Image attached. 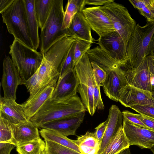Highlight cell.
<instances>
[{
  "label": "cell",
  "mask_w": 154,
  "mask_h": 154,
  "mask_svg": "<svg viewBox=\"0 0 154 154\" xmlns=\"http://www.w3.org/2000/svg\"><path fill=\"white\" fill-rule=\"evenodd\" d=\"M86 108L77 94L58 100L49 99L30 119L38 127L52 121L85 112Z\"/></svg>",
  "instance_id": "obj_1"
},
{
  "label": "cell",
  "mask_w": 154,
  "mask_h": 154,
  "mask_svg": "<svg viewBox=\"0 0 154 154\" xmlns=\"http://www.w3.org/2000/svg\"><path fill=\"white\" fill-rule=\"evenodd\" d=\"M9 47V54L23 82L38 69L42 61L43 54L15 39Z\"/></svg>",
  "instance_id": "obj_2"
},
{
  "label": "cell",
  "mask_w": 154,
  "mask_h": 154,
  "mask_svg": "<svg viewBox=\"0 0 154 154\" xmlns=\"http://www.w3.org/2000/svg\"><path fill=\"white\" fill-rule=\"evenodd\" d=\"M2 15L3 23L6 25L9 33L14 36V39L34 48L29 35L24 0H15Z\"/></svg>",
  "instance_id": "obj_3"
},
{
  "label": "cell",
  "mask_w": 154,
  "mask_h": 154,
  "mask_svg": "<svg viewBox=\"0 0 154 154\" xmlns=\"http://www.w3.org/2000/svg\"><path fill=\"white\" fill-rule=\"evenodd\" d=\"M64 11L63 0H54L52 8L40 35V50L45 54L55 43L66 35L63 30Z\"/></svg>",
  "instance_id": "obj_4"
},
{
  "label": "cell",
  "mask_w": 154,
  "mask_h": 154,
  "mask_svg": "<svg viewBox=\"0 0 154 154\" xmlns=\"http://www.w3.org/2000/svg\"><path fill=\"white\" fill-rule=\"evenodd\" d=\"M154 32V21L144 26L136 25L127 44L128 57L125 65H138L147 57L148 47Z\"/></svg>",
  "instance_id": "obj_5"
},
{
  "label": "cell",
  "mask_w": 154,
  "mask_h": 154,
  "mask_svg": "<svg viewBox=\"0 0 154 154\" xmlns=\"http://www.w3.org/2000/svg\"><path fill=\"white\" fill-rule=\"evenodd\" d=\"M74 69L79 82L78 92L82 101L89 114L92 116L96 110L94 106V93L96 82L87 53L75 65Z\"/></svg>",
  "instance_id": "obj_6"
},
{
  "label": "cell",
  "mask_w": 154,
  "mask_h": 154,
  "mask_svg": "<svg viewBox=\"0 0 154 154\" xmlns=\"http://www.w3.org/2000/svg\"><path fill=\"white\" fill-rule=\"evenodd\" d=\"M100 7L108 16L116 31L120 35L127 46L137 25L127 8L114 2Z\"/></svg>",
  "instance_id": "obj_7"
},
{
  "label": "cell",
  "mask_w": 154,
  "mask_h": 154,
  "mask_svg": "<svg viewBox=\"0 0 154 154\" xmlns=\"http://www.w3.org/2000/svg\"><path fill=\"white\" fill-rule=\"evenodd\" d=\"M97 41L99 46L121 67L126 64L128 60L127 46L117 32L114 31L100 37Z\"/></svg>",
  "instance_id": "obj_8"
},
{
  "label": "cell",
  "mask_w": 154,
  "mask_h": 154,
  "mask_svg": "<svg viewBox=\"0 0 154 154\" xmlns=\"http://www.w3.org/2000/svg\"><path fill=\"white\" fill-rule=\"evenodd\" d=\"M122 128L130 146L136 145L141 149L154 146V131L136 125L123 118Z\"/></svg>",
  "instance_id": "obj_9"
},
{
  "label": "cell",
  "mask_w": 154,
  "mask_h": 154,
  "mask_svg": "<svg viewBox=\"0 0 154 154\" xmlns=\"http://www.w3.org/2000/svg\"><path fill=\"white\" fill-rule=\"evenodd\" d=\"M20 74L11 59L6 56L3 60L1 85L4 97L16 100V92L18 86L23 85Z\"/></svg>",
  "instance_id": "obj_10"
},
{
  "label": "cell",
  "mask_w": 154,
  "mask_h": 154,
  "mask_svg": "<svg viewBox=\"0 0 154 154\" xmlns=\"http://www.w3.org/2000/svg\"><path fill=\"white\" fill-rule=\"evenodd\" d=\"M122 67L128 85L151 92L153 91L147 57L139 65H125Z\"/></svg>",
  "instance_id": "obj_11"
},
{
  "label": "cell",
  "mask_w": 154,
  "mask_h": 154,
  "mask_svg": "<svg viewBox=\"0 0 154 154\" xmlns=\"http://www.w3.org/2000/svg\"><path fill=\"white\" fill-rule=\"evenodd\" d=\"M82 12L91 29L99 37L116 31L109 18L100 6L85 8Z\"/></svg>",
  "instance_id": "obj_12"
},
{
  "label": "cell",
  "mask_w": 154,
  "mask_h": 154,
  "mask_svg": "<svg viewBox=\"0 0 154 154\" xmlns=\"http://www.w3.org/2000/svg\"><path fill=\"white\" fill-rule=\"evenodd\" d=\"M106 72V77L102 85L104 92L110 99L119 101L120 94L128 85L123 70L119 67Z\"/></svg>",
  "instance_id": "obj_13"
},
{
  "label": "cell",
  "mask_w": 154,
  "mask_h": 154,
  "mask_svg": "<svg viewBox=\"0 0 154 154\" xmlns=\"http://www.w3.org/2000/svg\"><path fill=\"white\" fill-rule=\"evenodd\" d=\"M127 107L135 105L154 106L152 92L128 85L120 94L119 101Z\"/></svg>",
  "instance_id": "obj_14"
},
{
  "label": "cell",
  "mask_w": 154,
  "mask_h": 154,
  "mask_svg": "<svg viewBox=\"0 0 154 154\" xmlns=\"http://www.w3.org/2000/svg\"><path fill=\"white\" fill-rule=\"evenodd\" d=\"M85 112L48 122L38 128L53 130L66 137L75 135L76 130L83 121Z\"/></svg>",
  "instance_id": "obj_15"
},
{
  "label": "cell",
  "mask_w": 154,
  "mask_h": 154,
  "mask_svg": "<svg viewBox=\"0 0 154 154\" xmlns=\"http://www.w3.org/2000/svg\"><path fill=\"white\" fill-rule=\"evenodd\" d=\"M79 84L74 69L58 79L50 99L58 100L76 95Z\"/></svg>",
  "instance_id": "obj_16"
},
{
  "label": "cell",
  "mask_w": 154,
  "mask_h": 154,
  "mask_svg": "<svg viewBox=\"0 0 154 154\" xmlns=\"http://www.w3.org/2000/svg\"><path fill=\"white\" fill-rule=\"evenodd\" d=\"M12 143L17 146L40 139L38 126L30 120L12 124Z\"/></svg>",
  "instance_id": "obj_17"
},
{
  "label": "cell",
  "mask_w": 154,
  "mask_h": 154,
  "mask_svg": "<svg viewBox=\"0 0 154 154\" xmlns=\"http://www.w3.org/2000/svg\"><path fill=\"white\" fill-rule=\"evenodd\" d=\"M15 100L1 97L0 99V117L14 125L29 120L21 104H18Z\"/></svg>",
  "instance_id": "obj_18"
},
{
  "label": "cell",
  "mask_w": 154,
  "mask_h": 154,
  "mask_svg": "<svg viewBox=\"0 0 154 154\" xmlns=\"http://www.w3.org/2000/svg\"><path fill=\"white\" fill-rule=\"evenodd\" d=\"M55 87L49 85L42 88L33 96L29 97L25 102L21 104L28 120H30L51 98Z\"/></svg>",
  "instance_id": "obj_19"
},
{
  "label": "cell",
  "mask_w": 154,
  "mask_h": 154,
  "mask_svg": "<svg viewBox=\"0 0 154 154\" xmlns=\"http://www.w3.org/2000/svg\"><path fill=\"white\" fill-rule=\"evenodd\" d=\"M66 35L75 39L94 43V39L91 34V29L82 11L77 13L73 18L69 27L65 29Z\"/></svg>",
  "instance_id": "obj_20"
},
{
  "label": "cell",
  "mask_w": 154,
  "mask_h": 154,
  "mask_svg": "<svg viewBox=\"0 0 154 154\" xmlns=\"http://www.w3.org/2000/svg\"><path fill=\"white\" fill-rule=\"evenodd\" d=\"M123 117L122 112L115 105L109 110L105 134L98 154H101L120 128L122 127Z\"/></svg>",
  "instance_id": "obj_21"
},
{
  "label": "cell",
  "mask_w": 154,
  "mask_h": 154,
  "mask_svg": "<svg viewBox=\"0 0 154 154\" xmlns=\"http://www.w3.org/2000/svg\"><path fill=\"white\" fill-rule=\"evenodd\" d=\"M26 8L29 35L34 49L37 50L39 46V27L34 9L35 0H24Z\"/></svg>",
  "instance_id": "obj_22"
},
{
  "label": "cell",
  "mask_w": 154,
  "mask_h": 154,
  "mask_svg": "<svg viewBox=\"0 0 154 154\" xmlns=\"http://www.w3.org/2000/svg\"><path fill=\"white\" fill-rule=\"evenodd\" d=\"M86 53L91 62L95 63L106 72L121 67L115 60L99 46L89 49Z\"/></svg>",
  "instance_id": "obj_23"
},
{
  "label": "cell",
  "mask_w": 154,
  "mask_h": 154,
  "mask_svg": "<svg viewBox=\"0 0 154 154\" xmlns=\"http://www.w3.org/2000/svg\"><path fill=\"white\" fill-rule=\"evenodd\" d=\"M75 143L82 154H98L100 143L94 133L88 131L84 135L78 136Z\"/></svg>",
  "instance_id": "obj_24"
},
{
  "label": "cell",
  "mask_w": 154,
  "mask_h": 154,
  "mask_svg": "<svg viewBox=\"0 0 154 154\" xmlns=\"http://www.w3.org/2000/svg\"><path fill=\"white\" fill-rule=\"evenodd\" d=\"M37 72L38 79L41 88L49 85L55 87L60 75L58 70L42 60Z\"/></svg>",
  "instance_id": "obj_25"
},
{
  "label": "cell",
  "mask_w": 154,
  "mask_h": 154,
  "mask_svg": "<svg viewBox=\"0 0 154 154\" xmlns=\"http://www.w3.org/2000/svg\"><path fill=\"white\" fill-rule=\"evenodd\" d=\"M130 146L122 127L118 130L101 154H119L128 149Z\"/></svg>",
  "instance_id": "obj_26"
},
{
  "label": "cell",
  "mask_w": 154,
  "mask_h": 154,
  "mask_svg": "<svg viewBox=\"0 0 154 154\" xmlns=\"http://www.w3.org/2000/svg\"><path fill=\"white\" fill-rule=\"evenodd\" d=\"M39 132L44 140L53 142L81 153L74 140L69 139L67 137L51 129H40Z\"/></svg>",
  "instance_id": "obj_27"
},
{
  "label": "cell",
  "mask_w": 154,
  "mask_h": 154,
  "mask_svg": "<svg viewBox=\"0 0 154 154\" xmlns=\"http://www.w3.org/2000/svg\"><path fill=\"white\" fill-rule=\"evenodd\" d=\"M85 5V0H68L62 27L63 30L69 27L75 15L82 11Z\"/></svg>",
  "instance_id": "obj_28"
},
{
  "label": "cell",
  "mask_w": 154,
  "mask_h": 154,
  "mask_svg": "<svg viewBox=\"0 0 154 154\" xmlns=\"http://www.w3.org/2000/svg\"><path fill=\"white\" fill-rule=\"evenodd\" d=\"M53 2L54 0H35V11L41 30L50 15Z\"/></svg>",
  "instance_id": "obj_29"
},
{
  "label": "cell",
  "mask_w": 154,
  "mask_h": 154,
  "mask_svg": "<svg viewBox=\"0 0 154 154\" xmlns=\"http://www.w3.org/2000/svg\"><path fill=\"white\" fill-rule=\"evenodd\" d=\"M19 154H41L46 150L45 141L38 140L25 143L16 147Z\"/></svg>",
  "instance_id": "obj_30"
},
{
  "label": "cell",
  "mask_w": 154,
  "mask_h": 154,
  "mask_svg": "<svg viewBox=\"0 0 154 154\" xmlns=\"http://www.w3.org/2000/svg\"><path fill=\"white\" fill-rule=\"evenodd\" d=\"M48 154H82L70 148L53 142L44 140Z\"/></svg>",
  "instance_id": "obj_31"
},
{
  "label": "cell",
  "mask_w": 154,
  "mask_h": 154,
  "mask_svg": "<svg viewBox=\"0 0 154 154\" xmlns=\"http://www.w3.org/2000/svg\"><path fill=\"white\" fill-rule=\"evenodd\" d=\"M12 124L0 117V143H12Z\"/></svg>",
  "instance_id": "obj_32"
},
{
  "label": "cell",
  "mask_w": 154,
  "mask_h": 154,
  "mask_svg": "<svg viewBox=\"0 0 154 154\" xmlns=\"http://www.w3.org/2000/svg\"><path fill=\"white\" fill-rule=\"evenodd\" d=\"M75 45V40L71 45L67 55L63 61L59 71V79L63 77L68 72L74 69V51Z\"/></svg>",
  "instance_id": "obj_33"
},
{
  "label": "cell",
  "mask_w": 154,
  "mask_h": 154,
  "mask_svg": "<svg viewBox=\"0 0 154 154\" xmlns=\"http://www.w3.org/2000/svg\"><path fill=\"white\" fill-rule=\"evenodd\" d=\"M91 44V42L87 41L75 39L74 55V63L75 66L84 55L90 49Z\"/></svg>",
  "instance_id": "obj_34"
},
{
  "label": "cell",
  "mask_w": 154,
  "mask_h": 154,
  "mask_svg": "<svg viewBox=\"0 0 154 154\" xmlns=\"http://www.w3.org/2000/svg\"><path fill=\"white\" fill-rule=\"evenodd\" d=\"M37 70L30 78L23 82V85L26 87L28 92L29 93V97L33 96L41 89L38 79Z\"/></svg>",
  "instance_id": "obj_35"
},
{
  "label": "cell",
  "mask_w": 154,
  "mask_h": 154,
  "mask_svg": "<svg viewBox=\"0 0 154 154\" xmlns=\"http://www.w3.org/2000/svg\"><path fill=\"white\" fill-rule=\"evenodd\" d=\"M123 118L127 119L139 127L152 130L147 127L140 119L141 115L133 113L128 110H124L122 112Z\"/></svg>",
  "instance_id": "obj_36"
},
{
  "label": "cell",
  "mask_w": 154,
  "mask_h": 154,
  "mask_svg": "<svg viewBox=\"0 0 154 154\" xmlns=\"http://www.w3.org/2000/svg\"><path fill=\"white\" fill-rule=\"evenodd\" d=\"M95 80L99 86H102L107 75L106 72L95 63L91 62Z\"/></svg>",
  "instance_id": "obj_37"
},
{
  "label": "cell",
  "mask_w": 154,
  "mask_h": 154,
  "mask_svg": "<svg viewBox=\"0 0 154 154\" xmlns=\"http://www.w3.org/2000/svg\"><path fill=\"white\" fill-rule=\"evenodd\" d=\"M139 114L154 119V106L150 105H135L130 107Z\"/></svg>",
  "instance_id": "obj_38"
},
{
  "label": "cell",
  "mask_w": 154,
  "mask_h": 154,
  "mask_svg": "<svg viewBox=\"0 0 154 154\" xmlns=\"http://www.w3.org/2000/svg\"><path fill=\"white\" fill-rule=\"evenodd\" d=\"M100 87L96 82L94 93V100L95 109L102 110L104 109V106L101 97Z\"/></svg>",
  "instance_id": "obj_39"
},
{
  "label": "cell",
  "mask_w": 154,
  "mask_h": 154,
  "mask_svg": "<svg viewBox=\"0 0 154 154\" xmlns=\"http://www.w3.org/2000/svg\"><path fill=\"white\" fill-rule=\"evenodd\" d=\"M150 0H146V2L138 10L140 14L147 19V22L154 21V16L150 8Z\"/></svg>",
  "instance_id": "obj_40"
},
{
  "label": "cell",
  "mask_w": 154,
  "mask_h": 154,
  "mask_svg": "<svg viewBox=\"0 0 154 154\" xmlns=\"http://www.w3.org/2000/svg\"><path fill=\"white\" fill-rule=\"evenodd\" d=\"M107 120L102 122L97 126L95 128V131L94 132L96 137L98 141L101 144L104 137L106 128Z\"/></svg>",
  "instance_id": "obj_41"
},
{
  "label": "cell",
  "mask_w": 154,
  "mask_h": 154,
  "mask_svg": "<svg viewBox=\"0 0 154 154\" xmlns=\"http://www.w3.org/2000/svg\"><path fill=\"white\" fill-rule=\"evenodd\" d=\"M150 73V82L153 91H154V57L149 55L147 56Z\"/></svg>",
  "instance_id": "obj_42"
},
{
  "label": "cell",
  "mask_w": 154,
  "mask_h": 154,
  "mask_svg": "<svg viewBox=\"0 0 154 154\" xmlns=\"http://www.w3.org/2000/svg\"><path fill=\"white\" fill-rule=\"evenodd\" d=\"M16 146L10 143H0V154H10Z\"/></svg>",
  "instance_id": "obj_43"
},
{
  "label": "cell",
  "mask_w": 154,
  "mask_h": 154,
  "mask_svg": "<svg viewBox=\"0 0 154 154\" xmlns=\"http://www.w3.org/2000/svg\"><path fill=\"white\" fill-rule=\"evenodd\" d=\"M114 2V0H85V5L101 6L110 2Z\"/></svg>",
  "instance_id": "obj_44"
},
{
  "label": "cell",
  "mask_w": 154,
  "mask_h": 154,
  "mask_svg": "<svg viewBox=\"0 0 154 154\" xmlns=\"http://www.w3.org/2000/svg\"><path fill=\"white\" fill-rule=\"evenodd\" d=\"M141 115L140 119L141 121L147 127L154 131V119L143 114Z\"/></svg>",
  "instance_id": "obj_45"
},
{
  "label": "cell",
  "mask_w": 154,
  "mask_h": 154,
  "mask_svg": "<svg viewBox=\"0 0 154 154\" xmlns=\"http://www.w3.org/2000/svg\"><path fill=\"white\" fill-rule=\"evenodd\" d=\"M15 0H0V12L2 14L12 4Z\"/></svg>",
  "instance_id": "obj_46"
},
{
  "label": "cell",
  "mask_w": 154,
  "mask_h": 154,
  "mask_svg": "<svg viewBox=\"0 0 154 154\" xmlns=\"http://www.w3.org/2000/svg\"><path fill=\"white\" fill-rule=\"evenodd\" d=\"M149 55L154 56V32L151 38L147 50V56Z\"/></svg>",
  "instance_id": "obj_47"
},
{
  "label": "cell",
  "mask_w": 154,
  "mask_h": 154,
  "mask_svg": "<svg viewBox=\"0 0 154 154\" xmlns=\"http://www.w3.org/2000/svg\"><path fill=\"white\" fill-rule=\"evenodd\" d=\"M149 8L154 16V0H150Z\"/></svg>",
  "instance_id": "obj_48"
},
{
  "label": "cell",
  "mask_w": 154,
  "mask_h": 154,
  "mask_svg": "<svg viewBox=\"0 0 154 154\" xmlns=\"http://www.w3.org/2000/svg\"><path fill=\"white\" fill-rule=\"evenodd\" d=\"M119 154H130V149H128Z\"/></svg>",
  "instance_id": "obj_49"
},
{
  "label": "cell",
  "mask_w": 154,
  "mask_h": 154,
  "mask_svg": "<svg viewBox=\"0 0 154 154\" xmlns=\"http://www.w3.org/2000/svg\"><path fill=\"white\" fill-rule=\"evenodd\" d=\"M151 150L153 154H154V146L151 148L150 149Z\"/></svg>",
  "instance_id": "obj_50"
},
{
  "label": "cell",
  "mask_w": 154,
  "mask_h": 154,
  "mask_svg": "<svg viewBox=\"0 0 154 154\" xmlns=\"http://www.w3.org/2000/svg\"><path fill=\"white\" fill-rule=\"evenodd\" d=\"M41 154H48L46 150H45L44 151H43Z\"/></svg>",
  "instance_id": "obj_51"
},
{
  "label": "cell",
  "mask_w": 154,
  "mask_h": 154,
  "mask_svg": "<svg viewBox=\"0 0 154 154\" xmlns=\"http://www.w3.org/2000/svg\"><path fill=\"white\" fill-rule=\"evenodd\" d=\"M152 95L153 97L154 98V91L152 92Z\"/></svg>",
  "instance_id": "obj_52"
},
{
  "label": "cell",
  "mask_w": 154,
  "mask_h": 154,
  "mask_svg": "<svg viewBox=\"0 0 154 154\" xmlns=\"http://www.w3.org/2000/svg\"><path fill=\"white\" fill-rule=\"evenodd\" d=\"M17 154H19V153H18Z\"/></svg>",
  "instance_id": "obj_53"
},
{
  "label": "cell",
  "mask_w": 154,
  "mask_h": 154,
  "mask_svg": "<svg viewBox=\"0 0 154 154\" xmlns=\"http://www.w3.org/2000/svg\"><path fill=\"white\" fill-rule=\"evenodd\" d=\"M153 57H154V56H153Z\"/></svg>",
  "instance_id": "obj_54"
}]
</instances>
